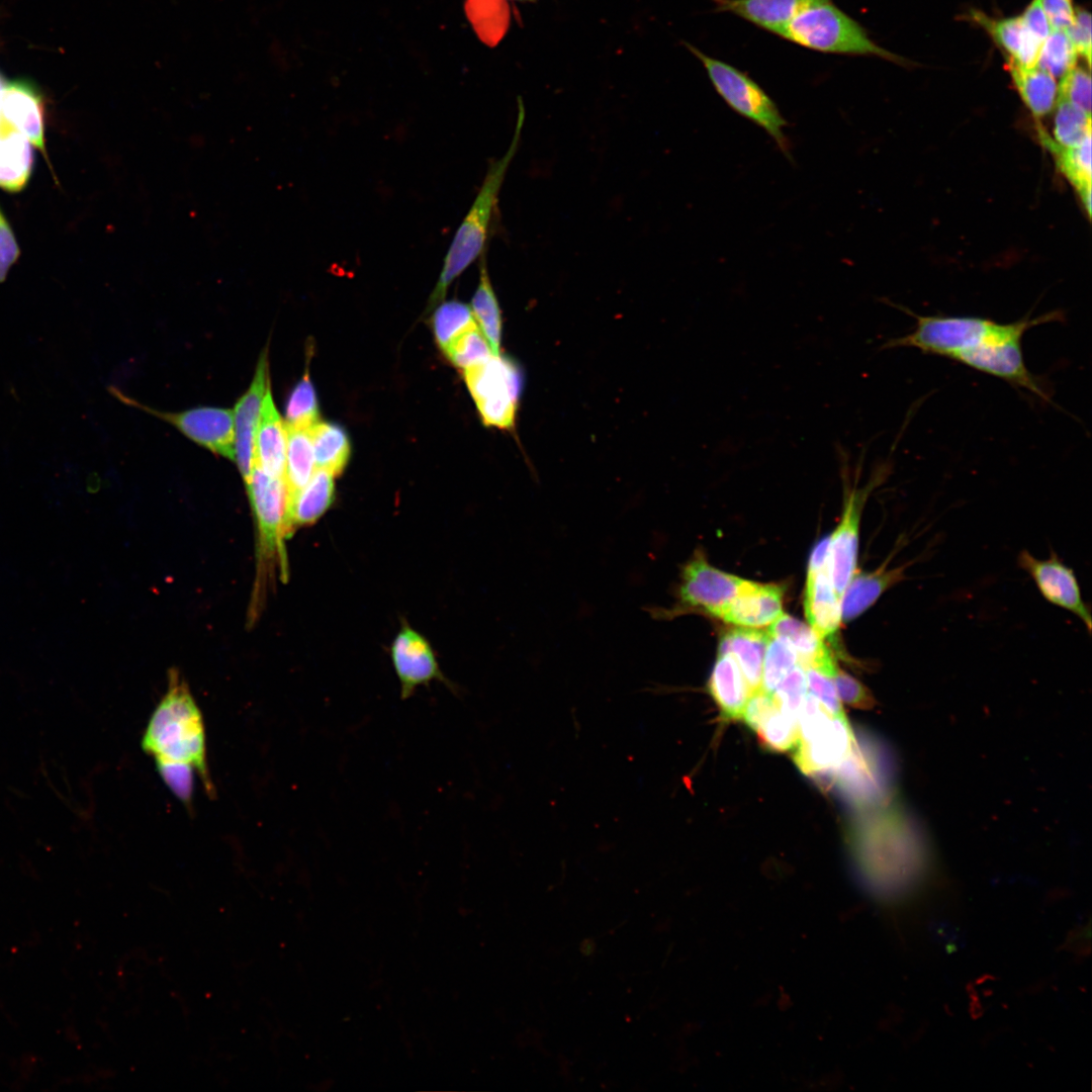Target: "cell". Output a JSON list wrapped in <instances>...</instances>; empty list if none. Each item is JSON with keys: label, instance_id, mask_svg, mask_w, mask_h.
Segmentation results:
<instances>
[{"label": "cell", "instance_id": "25", "mask_svg": "<svg viewBox=\"0 0 1092 1092\" xmlns=\"http://www.w3.org/2000/svg\"><path fill=\"white\" fill-rule=\"evenodd\" d=\"M707 690L718 706L722 719H742L750 692L740 667L730 653H718Z\"/></svg>", "mask_w": 1092, "mask_h": 1092}, {"label": "cell", "instance_id": "17", "mask_svg": "<svg viewBox=\"0 0 1092 1092\" xmlns=\"http://www.w3.org/2000/svg\"><path fill=\"white\" fill-rule=\"evenodd\" d=\"M1 118L22 132L46 156L44 100L30 80L8 82L2 96Z\"/></svg>", "mask_w": 1092, "mask_h": 1092}, {"label": "cell", "instance_id": "7", "mask_svg": "<svg viewBox=\"0 0 1092 1092\" xmlns=\"http://www.w3.org/2000/svg\"><path fill=\"white\" fill-rule=\"evenodd\" d=\"M483 424L498 429L515 425L524 377L512 359L493 355L462 371Z\"/></svg>", "mask_w": 1092, "mask_h": 1092}, {"label": "cell", "instance_id": "30", "mask_svg": "<svg viewBox=\"0 0 1092 1092\" xmlns=\"http://www.w3.org/2000/svg\"><path fill=\"white\" fill-rule=\"evenodd\" d=\"M309 432L316 467L328 470L334 476L340 475L351 455V443L346 430L336 423L317 422Z\"/></svg>", "mask_w": 1092, "mask_h": 1092}, {"label": "cell", "instance_id": "20", "mask_svg": "<svg viewBox=\"0 0 1092 1092\" xmlns=\"http://www.w3.org/2000/svg\"><path fill=\"white\" fill-rule=\"evenodd\" d=\"M969 17L1003 50L1008 63L1024 67L1036 66L1042 42L1028 30L1020 15L993 18L982 11L971 10Z\"/></svg>", "mask_w": 1092, "mask_h": 1092}, {"label": "cell", "instance_id": "40", "mask_svg": "<svg viewBox=\"0 0 1092 1092\" xmlns=\"http://www.w3.org/2000/svg\"><path fill=\"white\" fill-rule=\"evenodd\" d=\"M797 664L793 649L783 641L769 637L763 659L761 690L772 694Z\"/></svg>", "mask_w": 1092, "mask_h": 1092}, {"label": "cell", "instance_id": "6", "mask_svg": "<svg viewBox=\"0 0 1092 1092\" xmlns=\"http://www.w3.org/2000/svg\"><path fill=\"white\" fill-rule=\"evenodd\" d=\"M749 582L712 566L702 552L696 551L680 568L674 605L671 608L648 607L645 610L656 620L671 619L691 612L717 618Z\"/></svg>", "mask_w": 1092, "mask_h": 1092}, {"label": "cell", "instance_id": "2", "mask_svg": "<svg viewBox=\"0 0 1092 1092\" xmlns=\"http://www.w3.org/2000/svg\"><path fill=\"white\" fill-rule=\"evenodd\" d=\"M522 105L521 103L519 106L515 131L508 150L500 158L490 162L479 190L448 248L439 279L429 297L428 310L442 302L451 283L484 253L499 192L519 149L525 120Z\"/></svg>", "mask_w": 1092, "mask_h": 1092}, {"label": "cell", "instance_id": "9", "mask_svg": "<svg viewBox=\"0 0 1092 1092\" xmlns=\"http://www.w3.org/2000/svg\"><path fill=\"white\" fill-rule=\"evenodd\" d=\"M885 469H880L861 488H849L845 494L841 520L829 537V574L837 597L840 599L857 571L858 532L861 512L871 491L879 484Z\"/></svg>", "mask_w": 1092, "mask_h": 1092}, {"label": "cell", "instance_id": "10", "mask_svg": "<svg viewBox=\"0 0 1092 1092\" xmlns=\"http://www.w3.org/2000/svg\"><path fill=\"white\" fill-rule=\"evenodd\" d=\"M124 402L150 413L177 428L187 438L212 453L235 460L234 418L229 408L198 406L180 413L153 410L117 393Z\"/></svg>", "mask_w": 1092, "mask_h": 1092}, {"label": "cell", "instance_id": "26", "mask_svg": "<svg viewBox=\"0 0 1092 1092\" xmlns=\"http://www.w3.org/2000/svg\"><path fill=\"white\" fill-rule=\"evenodd\" d=\"M769 637L766 630L736 627L725 632L720 639L718 651L734 657L750 694L761 689L763 659Z\"/></svg>", "mask_w": 1092, "mask_h": 1092}, {"label": "cell", "instance_id": "12", "mask_svg": "<svg viewBox=\"0 0 1092 1092\" xmlns=\"http://www.w3.org/2000/svg\"><path fill=\"white\" fill-rule=\"evenodd\" d=\"M1018 565L1034 581L1041 596L1051 604L1077 616L1090 633L1091 613L1083 601L1080 585L1072 568L1054 553L1048 559H1038L1027 550L1018 555Z\"/></svg>", "mask_w": 1092, "mask_h": 1092}, {"label": "cell", "instance_id": "32", "mask_svg": "<svg viewBox=\"0 0 1092 1092\" xmlns=\"http://www.w3.org/2000/svg\"><path fill=\"white\" fill-rule=\"evenodd\" d=\"M286 467L284 480L287 488V499L300 490L311 478L314 467V455L310 437V429H299L285 426Z\"/></svg>", "mask_w": 1092, "mask_h": 1092}, {"label": "cell", "instance_id": "34", "mask_svg": "<svg viewBox=\"0 0 1092 1092\" xmlns=\"http://www.w3.org/2000/svg\"><path fill=\"white\" fill-rule=\"evenodd\" d=\"M476 325L471 307L455 299L442 302L432 316L433 332L443 351L458 336Z\"/></svg>", "mask_w": 1092, "mask_h": 1092}, {"label": "cell", "instance_id": "43", "mask_svg": "<svg viewBox=\"0 0 1092 1092\" xmlns=\"http://www.w3.org/2000/svg\"><path fill=\"white\" fill-rule=\"evenodd\" d=\"M832 680L838 698L845 704L861 710L873 709L876 705L871 691L859 680L837 667Z\"/></svg>", "mask_w": 1092, "mask_h": 1092}, {"label": "cell", "instance_id": "36", "mask_svg": "<svg viewBox=\"0 0 1092 1092\" xmlns=\"http://www.w3.org/2000/svg\"><path fill=\"white\" fill-rule=\"evenodd\" d=\"M755 732L766 749L785 752L795 748L798 742V720L777 706L761 721Z\"/></svg>", "mask_w": 1092, "mask_h": 1092}, {"label": "cell", "instance_id": "49", "mask_svg": "<svg viewBox=\"0 0 1092 1092\" xmlns=\"http://www.w3.org/2000/svg\"><path fill=\"white\" fill-rule=\"evenodd\" d=\"M1041 6L1052 29L1066 30L1072 24L1076 9L1073 0H1041Z\"/></svg>", "mask_w": 1092, "mask_h": 1092}, {"label": "cell", "instance_id": "1", "mask_svg": "<svg viewBox=\"0 0 1092 1092\" xmlns=\"http://www.w3.org/2000/svg\"><path fill=\"white\" fill-rule=\"evenodd\" d=\"M142 746L156 761L192 766L206 792L213 794L206 765L202 716L177 672H171L168 691L148 723Z\"/></svg>", "mask_w": 1092, "mask_h": 1092}, {"label": "cell", "instance_id": "33", "mask_svg": "<svg viewBox=\"0 0 1092 1092\" xmlns=\"http://www.w3.org/2000/svg\"><path fill=\"white\" fill-rule=\"evenodd\" d=\"M466 14L482 41L494 46L508 27V7L504 0H467Z\"/></svg>", "mask_w": 1092, "mask_h": 1092}, {"label": "cell", "instance_id": "52", "mask_svg": "<svg viewBox=\"0 0 1092 1092\" xmlns=\"http://www.w3.org/2000/svg\"><path fill=\"white\" fill-rule=\"evenodd\" d=\"M517 1H533V0H517Z\"/></svg>", "mask_w": 1092, "mask_h": 1092}, {"label": "cell", "instance_id": "42", "mask_svg": "<svg viewBox=\"0 0 1092 1092\" xmlns=\"http://www.w3.org/2000/svg\"><path fill=\"white\" fill-rule=\"evenodd\" d=\"M808 690L805 669L797 664L772 693L778 706L798 720Z\"/></svg>", "mask_w": 1092, "mask_h": 1092}, {"label": "cell", "instance_id": "35", "mask_svg": "<svg viewBox=\"0 0 1092 1092\" xmlns=\"http://www.w3.org/2000/svg\"><path fill=\"white\" fill-rule=\"evenodd\" d=\"M286 426L310 429L320 422L316 393L305 370L300 380L293 386L285 405Z\"/></svg>", "mask_w": 1092, "mask_h": 1092}, {"label": "cell", "instance_id": "45", "mask_svg": "<svg viewBox=\"0 0 1092 1092\" xmlns=\"http://www.w3.org/2000/svg\"><path fill=\"white\" fill-rule=\"evenodd\" d=\"M808 689L831 716L843 713L832 678L816 669H805Z\"/></svg>", "mask_w": 1092, "mask_h": 1092}, {"label": "cell", "instance_id": "47", "mask_svg": "<svg viewBox=\"0 0 1092 1092\" xmlns=\"http://www.w3.org/2000/svg\"><path fill=\"white\" fill-rule=\"evenodd\" d=\"M777 706L772 694L765 693L760 689L750 694L742 714V719L751 730L755 731L761 721Z\"/></svg>", "mask_w": 1092, "mask_h": 1092}, {"label": "cell", "instance_id": "11", "mask_svg": "<svg viewBox=\"0 0 1092 1092\" xmlns=\"http://www.w3.org/2000/svg\"><path fill=\"white\" fill-rule=\"evenodd\" d=\"M828 546L827 537L811 553L803 602L808 625L823 640L831 639L842 621L841 601L829 574Z\"/></svg>", "mask_w": 1092, "mask_h": 1092}, {"label": "cell", "instance_id": "41", "mask_svg": "<svg viewBox=\"0 0 1092 1092\" xmlns=\"http://www.w3.org/2000/svg\"><path fill=\"white\" fill-rule=\"evenodd\" d=\"M1057 100L1070 102L1091 114L1090 71L1075 66L1060 78Z\"/></svg>", "mask_w": 1092, "mask_h": 1092}, {"label": "cell", "instance_id": "24", "mask_svg": "<svg viewBox=\"0 0 1092 1092\" xmlns=\"http://www.w3.org/2000/svg\"><path fill=\"white\" fill-rule=\"evenodd\" d=\"M334 497V475L328 470L317 468L309 481L286 502L285 537H289L300 526L315 523L332 506Z\"/></svg>", "mask_w": 1092, "mask_h": 1092}, {"label": "cell", "instance_id": "5", "mask_svg": "<svg viewBox=\"0 0 1092 1092\" xmlns=\"http://www.w3.org/2000/svg\"><path fill=\"white\" fill-rule=\"evenodd\" d=\"M686 48L702 63L719 96L737 114L762 128L779 150L792 160L791 144L785 132L788 125L775 101L746 73L708 56L691 43Z\"/></svg>", "mask_w": 1092, "mask_h": 1092}, {"label": "cell", "instance_id": "16", "mask_svg": "<svg viewBox=\"0 0 1092 1092\" xmlns=\"http://www.w3.org/2000/svg\"><path fill=\"white\" fill-rule=\"evenodd\" d=\"M855 745V739L844 714L831 720L806 740L795 746L794 761L808 776L836 768Z\"/></svg>", "mask_w": 1092, "mask_h": 1092}, {"label": "cell", "instance_id": "15", "mask_svg": "<svg viewBox=\"0 0 1092 1092\" xmlns=\"http://www.w3.org/2000/svg\"><path fill=\"white\" fill-rule=\"evenodd\" d=\"M270 386L268 350L258 360L253 380L233 413L235 462L246 482L255 465V435L264 395Z\"/></svg>", "mask_w": 1092, "mask_h": 1092}, {"label": "cell", "instance_id": "21", "mask_svg": "<svg viewBox=\"0 0 1092 1092\" xmlns=\"http://www.w3.org/2000/svg\"><path fill=\"white\" fill-rule=\"evenodd\" d=\"M827 1L831 0H713L715 11L734 14L776 35L801 11Z\"/></svg>", "mask_w": 1092, "mask_h": 1092}, {"label": "cell", "instance_id": "18", "mask_svg": "<svg viewBox=\"0 0 1092 1092\" xmlns=\"http://www.w3.org/2000/svg\"><path fill=\"white\" fill-rule=\"evenodd\" d=\"M783 598L782 586L750 581L717 618L736 627H768L784 614Z\"/></svg>", "mask_w": 1092, "mask_h": 1092}, {"label": "cell", "instance_id": "13", "mask_svg": "<svg viewBox=\"0 0 1092 1092\" xmlns=\"http://www.w3.org/2000/svg\"><path fill=\"white\" fill-rule=\"evenodd\" d=\"M1022 337L991 341L959 354L953 361L980 372L996 376L1049 399L1036 377L1027 369L1021 347Z\"/></svg>", "mask_w": 1092, "mask_h": 1092}, {"label": "cell", "instance_id": "51", "mask_svg": "<svg viewBox=\"0 0 1092 1092\" xmlns=\"http://www.w3.org/2000/svg\"><path fill=\"white\" fill-rule=\"evenodd\" d=\"M7 83H8V81H7V80H6L5 78H4V76H3V75H2L1 73H0V119H1V102H2V96H3V92H4V90H5V87H6Z\"/></svg>", "mask_w": 1092, "mask_h": 1092}, {"label": "cell", "instance_id": "3", "mask_svg": "<svg viewBox=\"0 0 1092 1092\" xmlns=\"http://www.w3.org/2000/svg\"><path fill=\"white\" fill-rule=\"evenodd\" d=\"M914 330L884 344L885 348L910 347L924 353L953 360L959 354L976 349L985 343L1009 338L1023 337L1029 329L1056 321L1059 313H1049L1036 318H1022L1008 324L977 316L916 315Z\"/></svg>", "mask_w": 1092, "mask_h": 1092}, {"label": "cell", "instance_id": "27", "mask_svg": "<svg viewBox=\"0 0 1092 1092\" xmlns=\"http://www.w3.org/2000/svg\"><path fill=\"white\" fill-rule=\"evenodd\" d=\"M34 165L31 142L0 119V187L9 192L22 190Z\"/></svg>", "mask_w": 1092, "mask_h": 1092}, {"label": "cell", "instance_id": "44", "mask_svg": "<svg viewBox=\"0 0 1092 1092\" xmlns=\"http://www.w3.org/2000/svg\"><path fill=\"white\" fill-rule=\"evenodd\" d=\"M158 770L172 793L185 805H190L193 793V767L176 762L156 761Z\"/></svg>", "mask_w": 1092, "mask_h": 1092}, {"label": "cell", "instance_id": "38", "mask_svg": "<svg viewBox=\"0 0 1092 1092\" xmlns=\"http://www.w3.org/2000/svg\"><path fill=\"white\" fill-rule=\"evenodd\" d=\"M1078 55L1065 30L1052 29L1042 41L1036 66L1062 78L1076 66Z\"/></svg>", "mask_w": 1092, "mask_h": 1092}, {"label": "cell", "instance_id": "31", "mask_svg": "<svg viewBox=\"0 0 1092 1092\" xmlns=\"http://www.w3.org/2000/svg\"><path fill=\"white\" fill-rule=\"evenodd\" d=\"M485 259L483 253L480 256L479 281L471 299V310L493 355L498 356L500 355L502 312L490 282Z\"/></svg>", "mask_w": 1092, "mask_h": 1092}, {"label": "cell", "instance_id": "29", "mask_svg": "<svg viewBox=\"0 0 1092 1092\" xmlns=\"http://www.w3.org/2000/svg\"><path fill=\"white\" fill-rule=\"evenodd\" d=\"M1043 145L1056 156L1060 170L1075 187L1081 201L1091 213V135L1074 147H1062L1046 133L1040 132Z\"/></svg>", "mask_w": 1092, "mask_h": 1092}, {"label": "cell", "instance_id": "23", "mask_svg": "<svg viewBox=\"0 0 1092 1092\" xmlns=\"http://www.w3.org/2000/svg\"><path fill=\"white\" fill-rule=\"evenodd\" d=\"M907 562L896 567L887 563L873 571L853 575L841 598V619L851 621L870 609L889 588L906 579Z\"/></svg>", "mask_w": 1092, "mask_h": 1092}, {"label": "cell", "instance_id": "4", "mask_svg": "<svg viewBox=\"0 0 1092 1092\" xmlns=\"http://www.w3.org/2000/svg\"><path fill=\"white\" fill-rule=\"evenodd\" d=\"M779 36L821 53L877 56L895 63L904 62L899 56L877 44L856 20L832 1L801 11L789 21Z\"/></svg>", "mask_w": 1092, "mask_h": 1092}, {"label": "cell", "instance_id": "14", "mask_svg": "<svg viewBox=\"0 0 1092 1092\" xmlns=\"http://www.w3.org/2000/svg\"><path fill=\"white\" fill-rule=\"evenodd\" d=\"M390 658L400 685V698L407 700L420 687L435 680L447 684L428 640L403 624L393 639Z\"/></svg>", "mask_w": 1092, "mask_h": 1092}, {"label": "cell", "instance_id": "22", "mask_svg": "<svg viewBox=\"0 0 1092 1092\" xmlns=\"http://www.w3.org/2000/svg\"><path fill=\"white\" fill-rule=\"evenodd\" d=\"M286 445V428L269 386L263 398L255 435V464L272 476L284 478Z\"/></svg>", "mask_w": 1092, "mask_h": 1092}, {"label": "cell", "instance_id": "37", "mask_svg": "<svg viewBox=\"0 0 1092 1092\" xmlns=\"http://www.w3.org/2000/svg\"><path fill=\"white\" fill-rule=\"evenodd\" d=\"M1055 142L1062 147H1074L1091 135V114L1063 100H1057Z\"/></svg>", "mask_w": 1092, "mask_h": 1092}, {"label": "cell", "instance_id": "48", "mask_svg": "<svg viewBox=\"0 0 1092 1092\" xmlns=\"http://www.w3.org/2000/svg\"><path fill=\"white\" fill-rule=\"evenodd\" d=\"M20 254L14 234L0 209V282H2Z\"/></svg>", "mask_w": 1092, "mask_h": 1092}, {"label": "cell", "instance_id": "50", "mask_svg": "<svg viewBox=\"0 0 1092 1092\" xmlns=\"http://www.w3.org/2000/svg\"><path fill=\"white\" fill-rule=\"evenodd\" d=\"M1020 17L1028 30L1041 42L1052 30L1041 0H1031Z\"/></svg>", "mask_w": 1092, "mask_h": 1092}, {"label": "cell", "instance_id": "46", "mask_svg": "<svg viewBox=\"0 0 1092 1092\" xmlns=\"http://www.w3.org/2000/svg\"><path fill=\"white\" fill-rule=\"evenodd\" d=\"M1068 34L1078 57L1086 61L1090 70L1091 66V15L1089 11L1078 7L1072 24L1065 30Z\"/></svg>", "mask_w": 1092, "mask_h": 1092}, {"label": "cell", "instance_id": "39", "mask_svg": "<svg viewBox=\"0 0 1092 1092\" xmlns=\"http://www.w3.org/2000/svg\"><path fill=\"white\" fill-rule=\"evenodd\" d=\"M444 353L462 371L482 364L493 356L488 341L477 325L458 336Z\"/></svg>", "mask_w": 1092, "mask_h": 1092}, {"label": "cell", "instance_id": "8", "mask_svg": "<svg viewBox=\"0 0 1092 1092\" xmlns=\"http://www.w3.org/2000/svg\"><path fill=\"white\" fill-rule=\"evenodd\" d=\"M258 527L259 572L275 559L283 577L287 576L284 548V517L287 488L284 478L266 473L256 464L245 482ZM282 577V578H283Z\"/></svg>", "mask_w": 1092, "mask_h": 1092}, {"label": "cell", "instance_id": "19", "mask_svg": "<svg viewBox=\"0 0 1092 1092\" xmlns=\"http://www.w3.org/2000/svg\"><path fill=\"white\" fill-rule=\"evenodd\" d=\"M768 635L788 644L804 669L813 668L832 678L837 664L825 640L807 624L783 614L766 629Z\"/></svg>", "mask_w": 1092, "mask_h": 1092}, {"label": "cell", "instance_id": "28", "mask_svg": "<svg viewBox=\"0 0 1092 1092\" xmlns=\"http://www.w3.org/2000/svg\"><path fill=\"white\" fill-rule=\"evenodd\" d=\"M1012 83L1035 117L1046 115L1056 105L1058 83L1045 70L1007 63Z\"/></svg>", "mask_w": 1092, "mask_h": 1092}]
</instances>
